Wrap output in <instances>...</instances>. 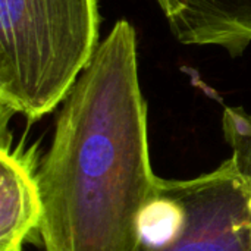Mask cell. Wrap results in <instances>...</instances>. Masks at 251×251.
<instances>
[{
	"instance_id": "obj_1",
	"label": "cell",
	"mask_w": 251,
	"mask_h": 251,
	"mask_svg": "<svg viewBox=\"0 0 251 251\" xmlns=\"http://www.w3.org/2000/svg\"><path fill=\"white\" fill-rule=\"evenodd\" d=\"M154 175L137 32L118 21L63 101L38 169L46 251H135Z\"/></svg>"
},
{
	"instance_id": "obj_2",
	"label": "cell",
	"mask_w": 251,
	"mask_h": 251,
	"mask_svg": "<svg viewBox=\"0 0 251 251\" xmlns=\"http://www.w3.org/2000/svg\"><path fill=\"white\" fill-rule=\"evenodd\" d=\"M97 0H0V129L65 101L99 47Z\"/></svg>"
},
{
	"instance_id": "obj_3",
	"label": "cell",
	"mask_w": 251,
	"mask_h": 251,
	"mask_svg": "<svg viewBox=\"0 0 251 251\" xmlns=\"http://www.w3.org/2000/svg\"><path fill=\"white\" fill-rule=\"evenodd\" d=\"M232 156L191 179H157L135 251H251V113L226 107Z\"/></svg>"
},
{
	"instance_id": "obj_4",
	"label": "cell",
	"mask_w": 251,
	"mask_h": 251,
	"mask_svg": "<svg viewBox=\"0 0 251 251\" xmlns=\"http://www.w3.org/2000/svg\"><path fill=\"white\" fill-rule=\"evenodd\" d=\"M38 144L22 138L12 146V134L1 132L0 147V251H22L40 231L43 199L38 182Z\"/></svg>"
},
{
	"instance_id": "obj_5",
	"label": "cell",
	"mask_w": 251,
	"mask_h": 251,
	"mask_svg": "<svg viewBox=\"0 0 251 251\" xmlns=\"http://www.w3.org/2000/svg\"><path fill=\"white\" fill-rule=\"evenodd\" d=\"M182 44L219 46L232 57L251 44V0H156Z\"/></svg>"
}]
</instances>
